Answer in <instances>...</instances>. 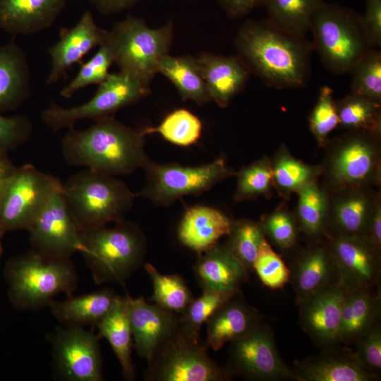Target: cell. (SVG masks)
I'll list each match as a JSON object with an SVG mask.
<instances>
[{
  "label": "cell",
  "mask_w": 381,
  "mask_h": 381,
  "mask_svg": "<svg viewBox=\"0 0 381 381\" xmlns=\"http://www.w3.org/2000/svg\"><path fill=\"white\" fill-rule=\"evenodd\" d=\"M232 222L217 209L195 205L184 213L179 225L178 237L184 246L202 253L229 235Z\"/></svg>",
  "instance_id": "4316f807"
},
{
  "label": "cell",
  "mask_w": 381,
  "mask_h": 381,
  "mask_svg": "<svg viewBox=\"0 0 381 381\" xmlns=\"http://www.w3.org/2000/svg\"><path fill=\"white\" fill-rule=\"evenodd\" d=\"M142 129L126 126L112 116L95 121L84 130L68 128L61 141L66 162L111 176L143 168L150 159Z\"/></svg>",
  "instance_id": "7a4b0ae2"
},
{
  "label": "cell",
  "mask_w": 381,
  "mask_h": 381,
  "mask_svg": "<svg viewBox=\"0 0 381 381\" xmlns=\"http://www.w3.org/2000/svg\"><path fill=\"white\" fill-rule=\"evenodd\" d=\"M196 264L202 289L236 294L248 281L249 271L225 244L218 243L202 253Z\"/></svg>",
  "instance_id": "603a6c76"
},
{
  "label": "cell",
  "mask_w": 381,
  "mask_h": 381,
  "mask_svg": "<svg viewBox=\"0 0 381 381\" xmlns=\"http://www.w3.org/2000/svg\"><path fill=\"white\" fill-rule=\"evenodd\" d=\"M346 291L338 282L297 303L303 331L321 349L341 345V308Z\"/></svg>",
  "instance_id": "ac0fdd59"
},
{
  "label": "cell",
  "mask_w": 381,
  "mask_h": 381,
  "mask_svg": "<svg viewBox=\"0 0 381 381\" xmlns=\"http://www.w3.org/2000/svg\"><path fill=\"white\" fill-rule=\"evenodd\" d=\"M265 236L282 250L293 249L297 243L299 229L294 213L285 203H281L271 213L261 219Z\"/></svg>",
  "instance_id": "ee69618b"
},
{
  "label": "cell",
  "mask_w": 381,
  "mask_h": 381,
  "mask_svg": "<svg viewBox=\"0 0 381 381\" xmlns=\"http://www.w3.org/2000/svg\"><path fill=\"white\" fill-rule=\"evenodd\" d=\"M197 59L211 100L226 107L245 87L250 71L238 56L202 53Z\"/></svg>",
  "instance_id": "d4e9b609"
},
{
  "label": "cell",
  "mask_w": 381,
  "mask_h": 381,
  "mask_svg": "<svg viewBox=\"0 0 381 381\" xmlns=\"http://www.w3.org/2000/svg\"><path fill=\"white\" fill-rule=\"evenodd\" d=\"M61 191L82 231L124 219L138 196L114 176L90 169L71 176Z\"/></svg>",
  "instance_id": "277c9868"
},
{
  "label": "cell",
  "mask_w": 381,
  "mask_h": 381,
  "mask_svg": "<svg viewBox=\"0 0 381 381\" xmlns=\"http://www.w3.org/2000/svg\"><path fill=\"white\" fill-rule=\"evenodd\" d=\"M347 188L327 193L329 207L325 234L367 238L370 222L381 202L380 190Z\"/></svg>",
  "instance_id": "e0dca14e"
},
{
  "label": "cell",
  "mask_w": 381,
  "mask_h": 381,
  "mask_svg": "<svg viewBox=\"0 0 381 381\" xmlns=\"http://www.w3.org/2000/svg\"><path fill=\"white\" fill-rule=\"evenodd\" d=\"M380 106L350 92L337 102L339 126L348 131H364L381 135Z\"/></svg>",
  "instance_id": "d590c367"
},
{
  "label": "cell",
  "mask_w": 381,
  "mask_h": 381,
  "mask_svg": "<svg viewBox=\"0 0 381 381\" xmlns=\"http://www.w3.org/2000/svg\"><path fill=\"white\" fill-rule=\"evenodd\" d=\"M265 0H217L226 13L232 18L244 17L253 8L263 5Z\"/></svg>",
  "instance_id": "f907efd6"
},
{
  "label": "cell",
  "mask_w": 381,
  "mask_h": 381,
  "mask_svg": "<svg viewBox=\"0 0 381 381\" xmlns=\"http://www.w3.org/2000/svg\"><path fill=\"white\" fill-rule=\"evenodd\" d=\"M381 135L364 131H348L329 139L322 147L320 165L327 193L347 188L381 184Z\"/></svg>",
  "instance_id": "5b68a950"
},
{
  "label": "cell",
  "mask_w": 381,
  "mask_h": 381,
  "mask_svg": "<svg viewBox=\"0 0 381 381\" xmlns=\"http://www.w3.org/2000/svg\"><path fill=\"white\" fill-rule=\"evenodd\" d=\"M235 44L238 57L250 72L269 87H305L310 77L313 43L271 23L248 20L238 29Z\"/></svg>",
  "instance_id": "6da1fadb"
},
{
  "label": "cell",
  "mask_w": 381,
  "mask_h": 381,
  "mask_svg": "<svg viewBox=\"0 0 381 381\" xmlns=\"http://www.w3.org/2000/svg\"><path fill=\"white\" fill-rule=\"evenodd\" d=\"M363 27L373 47L381 45V0H365Z\"/></svg>",
  "instance_id": "681fc988"
},
{
  "label": "cell",
  "mask_w": 381,
  "mask_h": 381,
  "mask_svg": "<svg viewBox=\"0 0 381 381\" xmlns=\"http://www.w3.org/2000/svg\"><path fill=\"white\" fill-rule=\"evenodd\" d=\"M380 290L346 291L341 308L339 341L352 346L380 323Z\"/></svg>",
  "instance_id": "83f0119b"
},
{
  "label": "cell",
  "mask_w": 381,
  "mask_h": 381,
  "mask_svg": "<svg viewBox=\"0 0 381 381\" xmlns=\"http://www.w3.org/2000/svg\"><path fill=\"white\" fill-rule=\"evenodd\" d=\"M228 368L233 374L250 380H294L292 369L280 357L273 332L263 320L230 341Z\"/></svg>",
  "instance_id": "4fadbf2b"
},
{
  "label": "cell",
  "mask_w": 381,
  "mask_h": 381,
  "mask_svg": "<svg viewBox=\"0 0 381 381\" xmlns=\"http://www.w3.org/2000/svg\"><path fill=\"white\" fill-rule=\"evenodd\" d=\"M270 159L274 189L285 200H289L306 184L320 178V164L310 165L296 159L284 144Z\"/></svg>",
  "instance_id": "d6a6232c"
},
{
  "label": "cell",
  "mask_w": 381,
  "mask_h": 381,
  "mask_svg": "<svg viewBox=\"0 0 381 381\" xmlns=\"http://www.w3.org/2000/svg\"><path fill=\"white\" fill-rule=\"evenodd\" d=\"M143 169L146 174V183L138 196L164 206L186 195H200L236 175L224 157L195 167L159 164L149 159Z\"/></svg>",
  "instance_id": "9c48e42d"
},
{
  "label": "cell",
  "mask_w": 381,
  "mask_h": 381,
  "mask_svg": "<svg viewBox=\"0 0 381 381\" xmlns=\"http://www.w3.org/2000/svg\"><path fill=\"white\" fill-rule=\"evenodd\" d=\"M367 239L381 250V202L377 205L371 218Z\"/></svg>",
  "instance_id": "f5cc1de1"
},
{
  "label": "cell",
  "mask_w": 381,
  "mask_h": 381,
  "mask_svg": "<svg viewBox=\"0 0 381 381\" xmlns=\"http://www.w3.org/2000/svg\"><path fill=\"white\" fill-rule=\"evenodd\" d=\"M313 48L322 64L337 75L349 73L371 49L362 16L354 10L322 2L314 13L310 26Z\"/></svg>",
  "instance_id": "52a82bcc"
},
{
  "label": "cell",
  "mask_w": 381,
  "mask_h": 381,
  "mask_svg": "<svg viewBox=\"0 0 381 381\" xmlns=\"http://www.w3.org/2000/svg\"><path fill=\"white\" fill-rule=\"evenodd\" d=\"M357 357L378 380L381 373V324L377 325L355 344Z\"/></svg>",
  "instance_id": "c3c4849f"
},
{
  "label": "cell",
  "mask_w": 381,
  "mask_h": 381,
  "mask_svg": "<svg viewBox=\"0 0 381 381\" xmlns=\"http://www.w3.org/2000/svg\"><path fill=\"white\" fill-rule=\"evenodd\" d=\"M67 0H0V28L13 35H31L56 21Z\"/></svg>",
  "instance_id": "cb8c5ba5"
},
{
  "label": "cell",
  "mask_w": 381,
  "mask_h": 381,
  "mask_svg": "<svg viewBox=\"0 0 381 381\" xmlns=\"http://www.w3.org/2000/svg\"><path fill=\"white\" fill-rule=\"evenodd\" d=\"M202 130L200 119L186 109H178L167 114L156 127L142 129L146 135L159 133L164 139L178 146L187 147L195 144Z\"/></svg>",
  "instance_id": "8d00e7d4"
},
{
  "label": "cell",
  "mask_w": 381,
  "mask_h": 381,
  "mask_svg": "<svg viewBox=\"0 0 381 381\" xmlns=\"http://www.w3.org/2000/svg\"><path fill=\"white\" fill-rule=\"evenodd\" d=\"M107 33L108 31L95 23L90 11H85L71 28H63L59 40L47 50L52 66L46 85L56 83L71 67L80 62L92 49L99 47Z\"/></svg>",
  "instance_id": "44dd1931"
},
{
  "label": "cell",
  "mask_w": 381,
  "mask_h": 381,
  "mask_svg": "<svg viewBox=\"0 0 381 381\" xmlns=\"http://www.w3.org/2000/svg\"><path fill=\"white\" fill-rule=\"evenodd\" d=\"M0 232H3V233H4V231H1V229H0Z\"/></svg>",
  "instance_id": "9f6ffc18"
},
{
  "label": "cell",
  "mask_w": 381,
  "mask_h": 381,
  "mask_svg": "<svg viewBox=\"0 0 381 381\" xmlns=\"http://www.w3.org/2000/svg\"><path fill=\"white\" fill-rule=\"evenodd\" d=\"M16 168L8 157V152L0 151V197Z\"/></svg>",
  "instance_id": "db71d44e"
},
{
  "label": "cell",
  "mask_w": 381,
  "mask_h": 381,
  "mask_svg": "<svg viewBox=\"0 0 381 381\" xmlns=\"http://www.w3.org/2000/svg\"><path fill=\"white\" fill-rule=\"evenodd\" d=\"M128 297L116 296L104 318L96 326L98 338L104 337L110 344L121 366L124 377L132 380L135 368L131 358L132 332L129 319Z\"/></svg>",
  "instance_id": "4dcf8cb0"
},
{
  "label": "cell",
  "mask_w": 381,
  "mask_h": 381,
  "mask_svg": "<svg viewBox=\"0 0 381 381\" xmlns=\"http://www.w3.org/2000/svg\"><path fill=\"white\" fill-rule=\"evenodd\" d=\"M322 0H265L267 20L287 32L303 36L310 30L313 16Z\"/></svg>",
  "instance_id": "e575fe53"
},
{
  "label": "cell",
  "mask_w": 381,
  "mask_h": 381,
  "mask_svg": "<svg viewBox=\"0 0 381 381\" xmlns=\"http://www.w3.org/2000/svg\"><path fill=\"white\" fill-rule=\"evenodd\" d=\"M235 202L255 200L260 197L270 198L274 189L270 159L265 156L243 167L238 172Z\"/></svg>",
  "instance_id": "74e56055"
},
{
  "label": "cell",
  "mask_w": 381,
  "mask_h": 381,
  "mask_svg": "<svg viewBox=\"0 0 381 381\" xmlns=\"http://www.w3.org/2000/svg\"><path fill=\"white\" fill-rule=\"evenodd\" d=\"M147 378L155 381H226L230 369L217 365L199 339L186 336L179 327L159 348L148 363Z\"/></svg>",
  "instance_id": "8fae6325"
},
{
  "label": "cell",
  "mask_w": 381,
  "mask_h": 381,
  "mask_svg": "<svg viewBox=\"0 0 381 381\" xmlns=\"http://www.w3.org/2000/svg\"><path fill=\"white\" fill-rule=\"evenodd\" d=\"M351 92L381 105V54L373 48L353 66Z\"/></svg>",
  "instance_id": "7bdbcfd3"
},
{
  "label": "cell",
  "mask_w": 381,
  "mask_h": 381,
  "mask_svg": "<svg viewBox=\"0 0 381 381\" xmlns=\"http://www.w3.org/2000/svg\"><path fill=\"white\" fill-rule=\"evenodd\" d=\"M145 238L136 224L123 219L112 227L82 231L84 258L97 284L123 282L142 265Z\"/></svg>",
  "instance_id": "8992f818"
},
{
  "label": "cell",
  "mask_w": 381,
  "mask_h": 381,
  "mask_svg": "<svg viewBox=\"0 0 381 381\" xmlns=\"http://www.w3.org/2000/svg\"><path fill=\"white\" fill-rule=\"evenodd\" d=\"M31 74L24 51L15 42L0 46V112L19 107L30 96Z\"/></svg>",
  "instance_id": "f1b7e54d"
},
{
  "label": "cell",
  "mask_w": 381,
  "mask_h": 381,
  "mask_svg": "<svg viewBox=\"0 0 381 381\" xmlns=\"http://www.w3.org/2000/svg\"><path fill=\"white\" fill-rule=\"evenodd\" d=\"M296 194L298 201L294 214L299 231L308 241L324 237L329 207L327 193L318 180L306 184Z\"/></svg>",
  "instance_id": "836d02e7"
},
{
  "label": "cell",
  "mask_w": 381,
  "mask_h": 381,
  "mask_svg": "<svg viewBox=\"0 0 381 381\" xmlns=\"http://www.w3.org/2000/svg\"><path fill=\"white\" fill-rule=\"evenodd\" d=\"M98 85L93 97L83 104L66 108L52 103L41 112L43 122L55 131L68 129L82 119L95 121L112 116L150 92L148 86L123 71L109 73Z\"/></svg>",
  "instance_id": "30bf717a"
},
{
  "label": "cell",
  "mask_w": 381,
  "mask_h": 381,
  "mask_svg": "<svg viewBox=\"0 0 381 381\" xmlns=\"http://www.w3.org/2000/svg\"><path fill=\"white\" fill-rule=\"evenodd\" d=\"M296 381H375L378 379L359 361L349 346L322 349L313 356L298 361L292 369Z\"/></svg>",
  "instance_id": "ffe728a7"
},
{
  "label": "cell",
  "mask_w": 381,
  "mask_h": 381,
  "mask_svg": "<svg viewBox=\"0 0 381 381\" xmlns=\"http://www.w3.org/2000/svg\"><path fill=\"white\" fill-rule=\"evenodd\" d=\"M116 294L113 290L67 296L63 301L49 302L53 315L65 326L96 327L111 308Z\"/></svg>",
  "instance_id": "f546056e"
},
{
  "label": "cell",
  "mask_w": 381,
  "mask_h": 381,
  "mask_svg": "<svg viewBox=\"0 0 381 381\" xmlns=\"http://www.w3.org/2000/svg\"><path fill=\"white\" fill-rule=\"evenodd\" d=\"M62 185L53 192L27 231L32 249L59 258H71L82 248V229L70 212Z\"/></svg>",
  "instance_id": "9a60e30c"
},
{
  "label": "cell",
  "mask_w": 381,
  "mask_h": 381,
  "mask_svg": "<svg viewBox=\"0 0 381 381\" xmlns=\"http://www.w3.org/2000/svg\"><path fill=\"white\" fill-rule=\"evenodd\" d=\"M339 282L349 291L380 290L381 250L367 238L325 234Z\"/></svg>",
  "instance_id": "2e32d148"
},
{
  "label": "cell",
  "mask_w": 381,
  "mask_h": 381,
  "mask_svg": "<svg viewBox=\"0 0 381 381\" xmlns=\"http://www.w3.org/2000/svg\"><path fill=\"white\" fill-rule=\"evenodd\" d=\"M262 321L257 309L238 292L222 306L207 321V341L214 351L251 331Z\"/></svg>",
  "instance_id": "484cf974"
},
{
  "label": "cell",
  "mask_w": 381,
  "mask_h": 381,
  "mask_svg": "<svg viewBox=\"0 0 381 381\" xmlns=\"http://www.w3.org/2000/svg\"><path fill=\"white\" fill-rule=\"evenodd\" d=\"M228 237L227 246L248 270L252 271L260 246L266 238L260 222L233 220Z\"/></svg>",
  "instance_id": "60d3db41"
},
{
  "label": "cell",
  "mask_w": 381,
  "mask_h": 381,
  "mask_svg": "<svg viewBox=\"0 0 381 381\" xmlns=\"http://www.w3.org/2000/svg\"><path fill=\"white\" fill-rule=\"evenodd\" d=\"M115 62L144 85H149L157 73L162 58L168 54L173 38L171 22L158 28H150L139 18L128 16L109 31Z\"/></svg>",
  "instance_id": "ba28073f"
},
{
  "label": "cell",
  "mask_w": 381,
  "mask_h": 381,
  "mask_svg": "<svg viewBox=\"0 0 381 381\" xmlns=\"http://www.w3.org/2000/svg\"><path fill=\"white\" fill-rule=\"evenodd\" d=\"M128 313L135 347L139 356L149 363L169 337L179 327L180 315L143 297H128Z\"/></svg>",
  "instance_id": "7402d4cb"
},
{
  "label": "cell",
  "mask_w": 381,
  "mask_h": 381,
  "mask_svg": "<svg viewBox=\"0 0 381 381\" xmlns=\"http://www.w3.org/2000/svg\"><path fill=\"white\" fill-rule=\"evenodd\" d=\"M236 294L202 289V295L193 299L183 313L180 314V328L182 332L188 337L198 340L202 325Z\"/></svg>",
  "instance_id": "b9f144b4"
},
{
  "label": "cell",
  "mask_w": 381,
  "mask_h": 381,
  "mask_svg": "<svg viewBox=\"0 0 381 381\" xmlns=\"http://www.w3.org/2000/svg\"><path fill=\"white\" fill-rule=\"evenodd\" d=\"M145 269L153 285L152 301L161 308L181 314L193 299L183 279L179 275L162 274L152 265L146 263Z\"/></svg>",
  "instance_id": "f35d334b"
},
{
  "label": "cell",
  "mask_w": 381,
  "mask_h": 381,
  "mask_svg": "<svg viewBox=\"0 0 381 381\" xmlns=\"http://www.w3.org/2000/svg\"><path fill=\"white\" fill-rule=\"evenodd\" d=\"M157 73L175 85L183 100L190 99L198 104L211 100L197 58L167 54L160 61Z\"/></svg>",
  "instance_id": "1f68e13d"
},
{
  "label": "cell",
  "mask_w": 381,
  "mask_h": 381,
  "mask_svg": "<svg viewBox=\"0 0 381 381\" xmlns=\"http://www.w3.org/2000/svg\"><path fill=\"white\" fill-rule=\"evenodd\" d=\"M115 62L114 52L109 37V31L104 41L97 52L80 69L71 81L60 91L64 98L71 97L77 91L87 86L99 85L106 79L110 67Z\"/></svg>",
  "instance_id": "ab89813d"
},
{
  "label": "cell",
  "mask_w": 381,
  "mask_h": 381,
  "mask_svg": "<svg viewBox=\"0 0 381 381\" xmlns=\"http://www.w3.org/2000/svg\"><path fill=\"white\" fill-rule=\"evenodd\" d=\"M296 302L339 282L336 262L325 236L309 241L290 265Z\"/></svg>",
  "instance_id": "d6986e66"
},
{
  "label": "cell",
  "mask_w": 381,
  "mask_h": 381,
  "mask_svg": "<svg viewBox=\"0 0 381 381\" xmlns=\"http://www.w3.org/2000/svg\"><path fill=\"white\" fill-rule=\"evenodd\" d=\"M54 374L66 381H100L102 361L97 334L82 327L64 326L49 337Z\"/></svg>",
  "instance_id": "5bb4252c"
},
{
  "label": "cell",
  "mask_w": 381,
  "mask_h": 381,
  "mask_svg": "<svg viewBox=\"0 0 381 381\" xmlns=\"http://www.w3.org/2000/svg\"><path fill=\"white\" fill-rule=\"evenodd\" d=\"M309 127L318 145L323 147L329 135L339 125L337 101L333 90L327 85L320 89L317 102L309 116Z\"/></svg>",
  "instance_id": "f6af8a7d"
},
{
  "label": "cell",
  "mask_w": 381,
  "mask_h": 381,
  "mask_svg": "<svg viewBox=\"0 0 381 381\" xmlns=\"http://www.w3.org/2000/svg\"><path fill=\"white\" fill-rule=\"evenodd\" d=\"M253 270L262 283L272 289H278L290 282V269L274 250L265 238L259 248Z\"/></svg>",
  "instance_id": "bcb514c9"
},
{
  "label": "cell",
  "mask_w": 381,
  "mask_h": 381,
  "mask_svg": "<svg viewBox=\"0 0 381 381\" xmlns=\"http://www.w3.org/2000/svg\"><path fill=\"white\" fill-rule=\"evenodd\" d=\"M32 132V123L25 116L0 114V151L8 152L25 143Z\"/></svg>",
  "instance_id": "7dc6e473"
},
{
  "label": "cell",
  "mask_w": 381,
  "mask_h": 381,
  "mask_svg": "<svg viewBox=\"0 0 381 381\" xmlns=\"http://www.w3.org/2000/svg\"><path fill=\"white\" fill-rule=\"evenodd\" d=\"M104 14H112L128 9L140 0H89Z\"/></svg>",
  "instance_id": "816d5d0a"
},
{
  "label": "cell",
  "mask_w": 381,
  "mask_h": 381,
  "mask_svg": "<svg viewBox=\"0 0 381 381\" xmlns=\"http://www.w3.org/2000/svg\"><path fill=\"white\" fill-rule=\"evenodd\" d=\"M4 276L9 301L21 310L48 306L61 293L71 296L78 283L71 258L49 255L34 249L10 259Z\"/></svg>",
  "instance_id": "3957f363"
},
{
  "label": "cell",
  "mask_w": 381,
  "mask_h": 381,
  "mask_svg": "<svg viewBox=\"0 0 381 381\" xmlns=\"http://www.w3.org/2000/svg\"><path fill=\"white\" fill-rule=\"evenodd\" d=\"M62 183L32 164L16 167L0 197V229L27 230Z\"/></svg>",
  "instance_id": "7c38bea8"
},
{
  "label": "cell",
  "mask_w": 381,
  "mask_h": 381,
  "mask_svg": "<svg viewBox=\"0 0 381 381\" xmlns=\"http://www.w3.org/2000/svg\"><path fill=\"white\" fill-rule=\"evenodd\" d=\"M4 234V233H3V232H0V260H1V258L2 253H3V248H2V243H1V238H2Z\"/></svg>",
  "instance_id": "11a10c76"
}]
</instances>
